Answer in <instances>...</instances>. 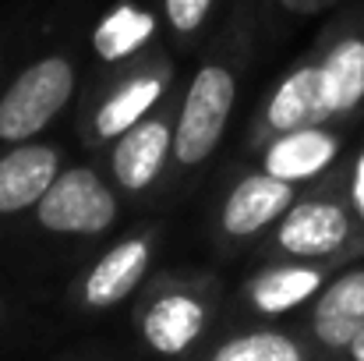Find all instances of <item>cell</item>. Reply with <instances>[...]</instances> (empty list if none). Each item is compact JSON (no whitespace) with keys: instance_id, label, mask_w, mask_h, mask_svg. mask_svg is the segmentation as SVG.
Returning a JSON list of instances; mask_svg holds the SVG:
<instances>
[{"instance_id":"1","label":"cell","mask_w":364,"mask_h":361,"mask_svg":"<svg viewBox=\"0 0 364 361\" xmlns=\"http://www.w3.org/2000/svg\"><path fill=\"white\" fill-rule=\"evenodd\" d=\"M75 93V68L64 57H43L28 64L11 89L0 96V138L25 142L39 135L50 120L64 110Z\"/></svg>"},{"instance_id":"2","label":"cell","mask_w":364,"mask_h":361,"mask_svg":"<svg viewBox=\"0 0 364 361\" xmlns=\"http://www.w3.org/2000/svg\"><path fill=\"white\" fill-rule=\"evenodd\" d=\"M234 96H237V82L223 64H205L191 78L177 120V135H173V156L181 167H198L216 152L234 110Z\"/></svg>"},{"instance_id":"3","label":"cell","mask_w":364,"mask_h":361,"mask_svg":"<svg viewBox=\"0 0 364 361\" xmlns=\"http://www.w3.org/2000/svg\"><path fill=\"white\" fill-rule=\"evenodd\" d=\"M36 220L53 234H103L117 220V199L96 170L71 167L39 199Z\"/></svg>"},{"instance_id":"4","label":"cell","mask_w":364,"mask_h":361,"mask_svg":"<svg viewBox=\"0 0 364 361\" xmlns=\"http://www.w3.org/2000/svg\"><path fill=\"white\" fill-rule=\"evenodd\" d=\"M358 241L354 209L336 199H308L283 213L276 244L294 258H329Z\"/></svg>"},{"instance_id":"5","label":"cell","mask_w":364,"mask_h":361,"mask_svg":"<svg viewBox=\"0 0 364 361\" xmlns=\"http://www.w3.org/2000/svg\"><path fill=\"white\" fill-rule=\"evenodd\" d=\"M60 174V156L50 145L21 142L0 156V213H21L39 206Z\"/></svg>"},{"instance_id":"6","label":"cell","mask_w":364,"mask_h":361,"mask_svg":"<svg viewBox=\"0 0 364 361\" xmlns=\"http://www.w3.org/2000/svg\"><path fill=\"white\" fill-rule=\"evenodd\" d=\"M336 156H340V138L326 131L322 124H311V127L276 135L262 156V167L265 174L297 184V181H311L326 174L336 163Z\"/></svg>"},{"instance_id":"7","label":"cell","mask_w":364,"mask_h":361,"mask_svg":"<svg viewBox=\"0 0 364 361\" xmlns=\"http://www.w3.org/2000/svg\"><path fill=\"white\" fill-rule=\"evenodd\" d=\"M294 206V184L272 174H251L223 202V231L230 238H251L279 220Z\"/></svg>"},{"instance_id":"8","label":"cell","mask_w":364,"mask_h":361,"mask_svg":"<svg viewBox=\"0 0 364 361\" xmlns=\"http://www.w3.org/2000/svg\"><path fill=\"white\" fill-rule=\"evenodd\" d=\"M173 152V135H170V124L166 120H141L134 124L131 131H124L114 145V156H110V167H114V177L124 192H145L166 156Z\"/></svg>"},{"instance_id":"9","label":"cell","mask_w":364,"mask_h":361,"mask_svg":"<svg viewBox=\"0 0 364 361\" xmlns=\"http://www.w3.org/2000/svg\"><path fill=\"white\" fill-rule=\"evenodd\" d=\"M329 117V103H326V85H322V68L318 64H304L297 71H290L279 89L272 93L269 107H265V131L269 135H287L297 127H311Z\"/></svg>"},{"instance_id":"10","label":"cell","mask_w":364,"mask_h":361,"mask_svg":"<svg viewBox=\"0 0 364 361\" xmlns=\"http://www.w3.org/2000/svg\"><path fill=\"white\" fill-rule=\"evenodd\" d=\"M311 330L329 351H347L354 344L364 330V269L343 273L322 291L311 312Z\"/></svg>"},{"instance_id":"11","label":"cell","mask_w":364,"mask_h":361,"mask_svg":"<svg viewBox=\"0 0 364 361\" xmlns=\"http://www.w3.org/2000/svg\"><path fill=\"white\" fill-rule=\"evenodd\" d=\"M149 266V238H127L114 244L85 276V301L92 308H110L124 301Z\"/></svg>"},{"instance_id":"12","label":"cell","mask_w":364,"mask_h":361,"mask_svg":"<svg viewBox=\"0 0 364 361\" xmlns=\"http://www.w3.org/2000/svg\"><path fill=\"white\" fill-rule=\"evenodd\" d=\"M322 68V85H326V103L329 117H347L361 110L364 103V36H343L333 43L326 53Z\"/></svg>"},{"instance_id":"13","label":"cell","mask_w":364,"mask_h":361,"mask_svg":"<svg viewBox=\"0 0 364 361\" xmlns=\"http://www.w3.org/2000/svg\"><path fill=\"white\" fill-rule=\"evenodd\" d=\"M202 326H205V308L191 294H166L145 312L141 333L159 355H181L198 340Z\"/></svg>"},{"instance_id":"14","label":"cell","mask_w":364,"mask_h":361,"mask_svg":"<svg viewBox=\"0 0 364 361\" xmlns=\"http://www.w3.org/2000/svg\"><path fill=\"white\" fill-rule=\"evenodd\" d=\"M163 96V78L159 75H138L127 85H121L103 110L96 114V135L100 138H121L124 131H131L134 124L149 117V110L156 107V100Z\"/></svg>"},{"instance_id":"15","label":"cell","mask_w":364,"mask_h":361,"mask_svg":"<svg viewBox=\"0 0 364 361\" xmlns=\"http://www.w3.org/2000/svg\"><path fill=\"white\" fill-rule=\"evenodd\" d=\"M318 283H322V273L311 266H276V269H265L262 276H255L251 301L258 312L279 315V312L308 301L318 291Z\"/></svg>"},{"instance_id":"16","label":"cell","mask_w":364,"mask_h":361,"mask_svg":"<svg viewBox=\"0 0 364 361\" xmlns=\"http://www.w3.org/2000/svg\"><path fill=\"white\" fill-rule=\"evenodd\" d=\"M152 28H156L152 14H145L131 4H121L100 21V28L92 32V46L103 61H121L152 36Z\"/></svg>"},{"instance_id":"17","label":"cell","mask_w":364,"mask_h":361,"mask_svg":"<svg viewBox=\"0 0 364 361\" xmlns=\"http://www.w3.org/2000/svg\"><path fill=\"white\" fill-rule=\"evenodd\" d=\"M213 361H301V347L283 333H247L227 340Z\"/></svg>"},{"instance_id":"18","label":"cell","mask_w":364,"mask_h":361,"mask_svg":"<svg viewBox=\"0 0 364 361\" xmlns=\"http://www.w3.org/2000/svg\"><path fill=\"white\" fill-rule=\"evenodd\" d=\"M163 4H166V18L177 32H195L213 7V0H163Z\"/></svg>"},{"instance_id":"19","label":"cell","mask_w":364,"mask_h":361,"mask_svg":"<svg viewBox=\"0 0 364 361\" xmlns=\"http://www.w3.org/2000/svg\"><path fill=\"white\" fill-rule=\"evenodd\" d=\"M350 209L364 224V149H358L354 167H350Z\"/></svg>"},{"instance_id":"20","label":"cell","mask_w":364,"mask_h":361,"mask_svg":"<svg viewBox=\"0 0 364 361\" xmlns=\"http://www.w3.org/2000/svg\"><path fill=\"white\" fill-rule=\"evenodd\" d=\"M347 351H350V358H354V361H364V330L354 337V344H350Z\"/></svg>"}]
</instances>
